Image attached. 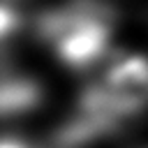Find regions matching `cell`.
Wrapping results in <instances>:
<instances>
[{
  "instance_id": "obj_2",
  "label": "cell",
  "mask_w": 148,
  "mask_h": 148,
  "mask_svg": "<svg viewBox=\"0 0 148 148\" xmlns=\"http://www.w3.org/2000/svg\"><path fill=\"white\" fill-rule=\"evenodd\" d=\"M18 25V16L9 5H0V39L7 37L14 28Z\"/></svg>"
},
{
  "instance_id": "obj_1",
  "label": "cell",
  "mask_w": 148,
  "mask_h": 148,
  "mask_svg": "<svg viewBox=\"0 0 148 148\" xmlns=\"http://www.w3.org/2000/svg\"><path fill=\"white\" fill-rule=\"evenodd\" d=\"M44 32L67 62H92L109 39V23L95 9H67L44 21Z\"/></svg>"
}]
</instances>
